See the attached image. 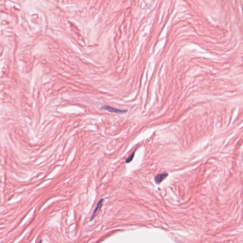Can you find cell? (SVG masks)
Segmentation results:
<instances>
[{
  "label": "cell",
  "mask_w": 243,
  "mask_h": 243,
  "mask_svg": "<svg viewBox=\"0 0 243 243\" xmlns=\"http://www.w3.org/2000/svg\"><path fill=\"white\" fill-rule=\"evenodd\" d=\"M103 201H104V199H101L97 203V206L95 208V209H94V210L93 213L92 214V215L91 216V217L90 218V221H91L94 218H95L96 216H97L99 211H100V209H101L102 208V205H103Z\"/></svg>",
  "instance_id": "cell-2"
},
{
  "label": "cell",
  "mask_w": 243,
  "mask_h": 243,
  "mask_svg": "<svg viewBox=\"0 0 243 243\" xmlns=\"http://www.w3.org/2000/svg\"><path fill=\"white\" fill-rule=\"evenodd\" d=\"M168 176V174L167 173H162L161 174H159L154 177V181L156 184H159L162 182L165 178Z\"/></svg>",
  "instance_id": "cell-3"
},
{
  "label": "cell",
  "mask_w": 243,
  "mask_h": 243,
  "mask_svg": "<svg viewBox=\"0 0 243 243\" xmlns=\"http://www.w3.org/2000/svg\"><path fill=\"white\" fill-rule=\"evenodd\" d=\"M134 153H132V154H131L130 156H129V157H128L127 159H126V160H125V162H126V163H128L131 162V161L133 160V158H134Z\"/></svg>",
  "instance_id": "cell-4"
},
{
  "label": "cell",
  "mask_w": 243,
  "mask_h": 243,
  "mask_svg": "<svg viewBox=\"0 0 243 243\" xmlns=\"http://www.w3.org/2000/svg\"><path fill=\"white\" fill-rule=\"evenodd\" d=\"M101 109L102 110H106L110 112L115 113L116 114H124L127 112V110H120V109L115 108L114 107L108 106H103L101 108Z\"/></svg>",
  "instance_id": "cell-1"
}]
</instances>
